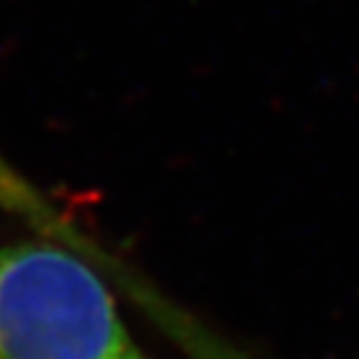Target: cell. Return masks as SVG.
<instances>
[{"label": "cell", "instance_id": "cell-1", "mask_svg": "<svg viewBox=\"0 0 359 359\" xmlns=\"http://www.w3.org/2000/svg\"><path fill=\"white\" fill-rule=\"evenodd\" d=\"M0 359H152L100 269L40 237L0 247Z\"/></svg>", "mask_w": 359, "mask_h": 359}, {"label": "cell", "instance_id": "cell-2", "mask_svg": "<svg viewBox=\"0 0 359 359\" xmlns=\"http://www.w3.org/2000/svg\"><path fill=\"white\" fill-rule=\"evenodd\" d=\"M0 210L25 219L35 232H40V237L73 250L102 272H112L115 277L123 275V267L112 262L110 255L97 242H93V237L75 227L73 219L65 217V212L57 210L38 187H33L18 170H13L8 160H3V155H0Z\"/></svg>", "mask_w": 359, "mask_h": 359}]
</instances>
